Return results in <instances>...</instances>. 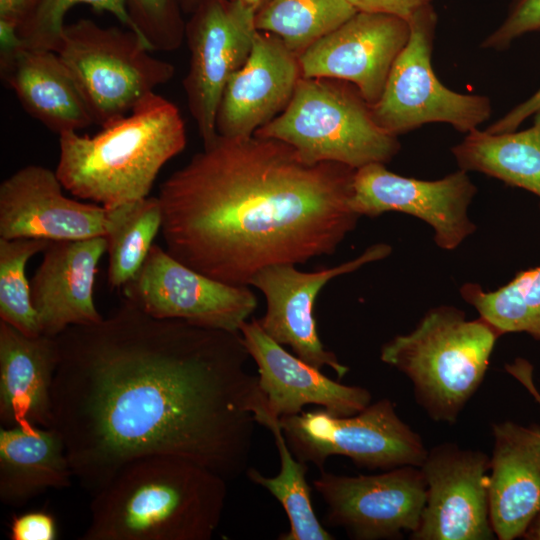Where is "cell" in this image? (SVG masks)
<instances>
[{
	"label": "cell",
	"instance_id": "cell-30",
	"mask_svg": "<svg viewBox=\"0 0 540 540\" xmlns=\"http://www.w3.org/2000/svg\"><path fill=\"white\" fill-rule=\"evenodd\" d=\"M49 243L45 239L0 238V321L28 336L41 335V329L25 268L29 259Z\"/></svg>",
	"mask_w": 540,
	"mask_h": 540
},
{
	"label": "cell",
	"instance_id": "cell-20",
	"mask_svg": "<svg viewBox=\"0 0 540 540\" xmlns=\"http://www.w3.org/2000/svg\"><path fill=\"white\" fill-rule=\"evenodd\" d=\"M106 249V237L50 241L30 280L41 334L57 337L70 326L103 319L95 305L94 284Z\"/></svg>",
	"mask_w": 540,
	"mask_h": 540
},
{
	"label": "cell",
	"instance_id": "cell-25",
	"mask_svg": "<svg viewBox=\"0 0 540 540\" xmlns=\"http://www.w3.org/2000/svg\"><path fill=\"white\" fill-rule=\"evenodd\" d=\"M451 152L459 169L483 173L540 198V111L525 130L474 129Z\"/></svg>",
	"mask_w": 540,
	"mask_h": 540
},
{
	"label": "cell",
	"instance_id": "cell-31",
	"mask_svg": "<svg viewBox=\"0 0 540 540\" xmlns=\"http://www.w3.org/2000/svg\"><path fill=\"white\" fill-rule=\"evenodd\" d=\"M86 4L98 12H109L126 28L135 31L124 0H39L17 29L23 47L57 52L65 15L75 5Z\"/></svg>",
	"mask_w": 540,
	"mask_h": 540
},
{
	"label": "cell",
	"instance_id": "cell-23",
	"mask_svg": "<svg viewBox=\"0 0 540 540\" xmlns=\"http://www.w3.org/2000/svg\"><path fill=\"white\" fill-rule=\"evenodd\" d=\"M3 81L33 118L58 135L94 124L69 69L50 50L23 46L0 53Z\"/></svg>",
	"mask_w": 540,
	"mask_h": 540
},
{
	"label": "cell",
	"instance_id": "cell-14",
	"mask_svg": "<svg viewBox=\"0 0 540 540\" xmlns=\"http://www.w3.org/2000/svg\"><path fill=\"white\" fill-rule=\"evenodd\" d=\"M426 498L412 540H491L489 456L445 442L428 450L420 466Z\"/></svg>",
	"mask_w": 540,
	"mask_h": 540
},
{
	"label": "cell",
	"instance_id": "cell-24",
	"mask_svg": "<svg viewBox=\"0 0 540 540\" xmlns=\"http://www.w3.org/2000/svg\"><path fill=\"white\" fill-rule=\"evenodd\" d=\"M74 478L60 434L52 427L0 429V500L22 506L47 489L71 486Z\"/></svg>",
	"mask_w": 540,
	"mask_h": 540
},
{
	"label": "cell",
	"instance_id": "cell-41",
	"mask_svg": "<svg viewBox=\"0 0 540 540\" xmlns=\"http://www.w3.org/2000/svg\"><path fill=\"white\" fill-rule=\"evenodd\" d=\"M238 1L250 8H252L255 12L262 7L268 0H233Z\"/></svg>",
	"mask_w": 540,
	"mask_h": 540
},
{
	"label": "cell",
	"instance_id": "cell-28",
	"mask_svg": "<svg viewBox=\"0 0 540 540\" xmlns=\"http://www.w3.org/2000/svg\"><path fill=\"white\" fill-rule=\"evenodd\" d=\"M460 294L501 336L520 332L540 341V265L518 272L494 291L466 283Z\"/></svg>",
	"mask_w": 540,
	"mask_h": 540
},
{
	"label": "cell",
	"instance_id": "cell-29",
	"mask_svg": "<svg viewBox=\"0 0 540 540\" xmlns=\"http://www.w3.org/2000/svg\"><path fill=\"white\" fill-rule=\"evenodd\" d=\"M162 226V208L157 197L131 203L106 236L107 282L111 289L123 288L143 265Z\"/></svg>",
	"mask_w": 540,
	"mask_h": 540
},
{
	"label": "cell",
	"instance_id": "cell-11",
	"mask_svg": "<svg viewBox=\"0 0 540 540\" xmlns=\"http://www.w3.org/2000/svg\"><path fill=\"white\" fill-rule=\"evenodd\" d=\"M256 32L255 11L233 0H208L186 22L190 63L183 87L203 145L218 135L216 115L224 88L246 62Z\"/></svg>",
	"mask_w": 540,
	"mask_h": 540
},
{
	"label": "cell",
	"instance_id": "cell-2",
	"mask_svg": "<svg viewBox=\"0 0 540 540\" xmlns=\"http://www.w3.org/2000/svg\"><path fill=\"white\" fill-rule=\"evenodd\" d=\"M160 186L167 252L213 279L250 286L260 270L332 255L360 216L356 169L310 163L291 145L217 135Z\"/></svg>",
	"mask_w": 540,
	"mask_h": 540
},
{
	"label": "cell",
	"instance_id": "cell-27",
	"mask_svg": "<svg viewBox=\"0 0 540 540\" xmlns=\"http://www.w3.org/2000/svg\"><path fill=\"white\" fill-rule=\"evenodd\" d=\"M356 12L347 0H268L255 12V26L300 56Z\"/></svg>",
	"mask_w": 540,
	"mask_h": 540
},
{
	"label": "cell",
	"instance_id": "cell-8",
	"mask_svg": "<svg viewBox=\"0 0 540 540\" xmlns=\"http://www.w3.org/2000/svg\"><path fill=\"white\" fill-rule=\"evenodd\" d=\"M437 22L432 4L411 17L408 42L390 70L381 97L370 105L374 121L389 134L398 137L436 122L467 134L491 116L489 97L455 92L434 73L432 51Z\"/></svg>",
	"mask_w": 540,
	"mask_h": 540
},
{
	"label": "cell",
	"instance_id": "cell-36",
	"mask_svg": "<svg viewBox=\"0 0 540 540\" xmlns=\"http://www.w3.org/2000/svg\"><path fill=\"white\" fill-rule=\"evenodd\" d=\"M540 111V87L529 98L512 108L492 123L486 131L490 133L512 132L529 117Z\"/></svg>",
	"mask_w": 540,
	"mask_h": 540
},
{
	"label": "cell",
	"instance_id": "cell-17",
	"mask_svg": "<svg viewBox=\"0 0 540 540\" xmlns=\"http://www.w3.org/2000/svg\"><path fill=\"white\" fill-rule=\"evenodd\" d=\"M409 36V23L402 18L357 11L299 56L302 76L352 83L373 105Z\"/></svg>",
	"mask_w": 540,
	"mask_h": 540
},
{
	"label": "cell",
	"instance_id": "cell-26",
	"mask_svg": "<svg viewBox=\"0 0 540 540\" xmlns=\"http://www.w3.org/2000/svg\"><path fill=\"white\" fill-rule=\"evenodd\" d=\"M257 424L266 427L273 435L279 457L280 471L267 477L255 468L246 471L249 480L268 490L282 505L290 528L279 536L280 540H332L318 520L312 506L311 488L306 480L307 464L298 460L286 442L279 417L270 413L261 393L254 408Z\"/></svg>",
	"mask_w": 540,
	"mask_h": 540
},
{
	"label": "cell",
	"instance_id": "cell-6",
	"mask_svg": "<svg viewBox=\"0 0 540 540\" xmlns=\"http://www.w3.org/2000/svg\"><path fill=\"white\" fill-rule=\"evenodd\" d=\"M254 135L291 145L307 162L354 169L386 164L401 149L398 137L376 124L355 85L321 77L302 76L288 106Z\"/></svg>",
	"mask_w": 540,
	"mask_h": 540
},
{
	"label": "cell",
	"instance_id": "cell-19",
	"mask_svg": "<svg viewBox=\"0 0 540 540\" xmlns=\"http://www.w3.org/2000/svg\"><path fill=\"white\" fill-rule=\"evenodd\" d=\"M301 77L299 56L276 35L257 30L246 62L224 88L217 134L253 136L288 106Z\"/></svg>",
	"mask_w": 540,
	"mask_h": 540
},
{
	"label": "cell",
	"instance_id": "cell-22",
	"mask_svg": "<svg viewBox=\"0 0 540 540\" xmlns=\"http://www.w3.org/2000/svg\"><path fill=\"white\" fill-rule=\"evenodd\" d=\"M59 361L56 337L28 336L0 321V422L50 427Z\"/></svg>",
	"mask_w": 540,
	"mask_h": 540
},
{
	"label": "cell",
	"instance_id": "cell-40",
	"mask_svg": "<svg viewBox=\"0 0 540 540\" xmlns=\"http://www.w3.org/2000/svg\"><path fill=\"white\" fill-rule=\"evenodd\" d=\"M208 0H180L183 13L192 14L199 6Z\"/></svg>",
	"mask_w": 540,
	"mask_h": 540
},
{
	"label": "cell",
	"instance_id": "cell-33",
	"mask_svg": "<svg viewBox=\"0 0 540 540\" xmlns=\"http://www.w3.org/2000/svg\"><path fill=\"white\" fill-rule=\"evenodd\" d=\"M532 32H540V0H512L505 19L480 47L504 51L516 39Z\"/></svg>",
	"mask_w": 540,
	"mask_h": 540
},
{
	"label": "cell",
	"instance_id": "cell-13",
	"mask_svg": "<svg viewBox=\"0 0 540 540\" xmlns=\"http://www.w3.org/2000/svg\"><path fill=\"white\" fill-rule=\"evenodd\" d=\"M477 193L467 171L459 169L437 180L404 177L383 163L355 171L351 207L360 217L397 211L419 218L434 230L444 250H454L476 230L468 207Z\"/></svg>",
	"mask_w": 540,
	"mask_h": 540
},
{
	"label": "cell",
	"instance_id": "cell-21",
	"mask_svg": "<svg viewBox=\"0 0 540 540\" xmlns=\"http://www.w3.org/2000/svg\"><path fill=\"white\" fill-rule=\"evenodd\" d=\"M488 495L499 540L522 538L540 513V427L506 420L491 425Z\"/></svg>",
	"mask_w": 540,
	"mask_h": 540
},
{
	"label": "cell",
	"instance_id": "cell-10",
	"mask_svg": "<svg viewBox=\"0 0 540 540\" xmlns=\"http://www.w3.org/2000/svg\"><path fill=\"white\" fill-rule=\"evenodd\" d=\"M122 289L125 299L153 317L232 332H240L257 307V298L248 286L204 275L157 244Z\"/></svg>",
	"mask_w": 540,
	"mask_h": 540
},
{
	"label": "cell",
	"instance_id": "cell-34",
	"mask_svg": "<svg viewBox=\"0 0 540 540\" xmlns=\"http://www.w3.org/2000/svg\"><path fill=\"white\" fill-rule=\"evenodd\" d=\"M11 540H55L57 527L55 518L45 511H30L11 520Z\"/></svg>",
	"mask_w": 540,
	"mask_h": 540
},
{
	"label": "cell",
	"instance_id": "cell-9",
	"mask_svg": "<svg viewBox=\"0 0 540 540\" xmlns=\"http://www.w3.org/2000/svg\"><path fill=\"white\" fill-rule=\"evenodd\" d=\"M279 419L295 457L320 471L331 456L347 457L369 470L420 467L428 452L420 435L399 417L395 404L387 398L351 416L318 409Z\"/></svg>",
	"mask_w": 540,
	"mask_h": 540
},
{
	"label": "cell",
	"instance_id": "cell-3",
	"mask_svg": "<svg viewBox=\"0 0 540 540\" xmlns=\"http://www.w3.org/2000/svg\"><path fill=\"white\" fill-rule=\"evenodd\" d=\"M227 480L192 461L150 456L125 465L93 495L82 540H209Z\"/></svg>",
	"mask_w": 540,
	"mask_h": 540
},
{
	"label": "cell",
	"instance_id": "cell-4",
	"mask_svg": "<svg viewBox=\"0 0 540 540\" xmlns=\"http://www.w3.org/2000/svg\"><path fill=\"white\" fill-rule=\"evenodd\" d=\"M186 141L177 106L153 92L95 136L60 134L55 172L74 196L116 208L147 197L161 168Z\"/></svg>",
	"mask_w": 540,
	"mask_h": 540
},
{
	"label": "cell",
	"instance_id": "cell-38",
	"mask_svg": "<svg viewBox=\"0 0 540 540\" xmlns=\"http://www.w3.org/2000/svg\"><path fill=\"white\" fill-rule=\"evenodd\" d=\"M505 370L526 389L540 406V391L533 377V365L524 358H516L512 363L505 365Z\"/></svg>",
	"mask_w": 540,
	"mask_h": 540
},
{
	"label": "cell",
	"instance_id": "cell-1",
	"mask_svg": "<svg viewBox=\"0 0 540 540\" xmlns=\"http://www.w3.org/2000/svg\"><path fill=\"white\" fill-rule=\"evenodd\" d=\"M56 339L50 427L92 495L150 456L183 458L227 481L247 471L260 389L240 332L156 318L124 298Z\"/></svg>",
	"mask_w": 540,
	"mask_h": 540
},
{
	"label": "cell",
	"instance_id": "cell-39",
	"mask_svg": "<svg viewBox=\"0 0 540 540\" xmlns=\"http://www.w3.org/2000/svg\"><path fill=\"white\" fill-rule=\"evenodd\" d=\"M522 538L526 540H540V513L529 525Z\"/></svg>",
	"mask_w": 540,
	"mask_h": 540
},
{
	"label": "cell",
	"instance_id": "cell-12",
	"mask_svg": "<svg viewBox=\"0 0 540 540\" xmlns=\"http://www.w3.org/2000/svg\"><path fill=\"white\" fill-rule=\"evenodd\" d=\"M327 505L326 522L356 540L400 539L419 526L426 498L420 467L345 476L324 470L313 480Z\"/></svg>",
	"mask_w": 540,
	"mask_h": 540
},
{
	"label": "cell",
	"instance_id": "cell-32",
	"mask_svg": "<svg viewBox=\"0 0 540 540\" xmlns=\"http://www.w3.org/2000/svg\"><path fill=\"white\" fill-rule=\"evenodd\" d=\"M136 33L151 51L171 52L185 39L180 0H124Z\"/></svg>",
	"mask_w": 540,
	"mask_h": 540
},
{
	"label": "cell",
	"instance_id": "cell-35",
	"mask_svg": "<svg viewBox=\"0 0 540 540\" xmlns=\"http://www.w3.org/2000/svg\"><path fill=\"white\" fill-rule=\"evenodd\" d=\"M358 12L387 14L409 21L432 0H347Z\"/></svg>",
	"mask_w": 540,
	"mask_h": 540
},
{
	"label": "cell",
	"instance_id": "cell-7",
	"mask_svg": "<svg viewBox=\"0 0 540 540\" xmlns=\"http://www.w3.org/2000/svg\"><path fill=\"white\" fill-rule=\"evenodd\" d=\"M150 52L131 29L80 19L65 25L56 53L76 81L94 124L105 127L174 77V66Z\"/></svg>",
	"mask_w": 540,
	"mask_h": 540
},
{
	"label": "cell",
	"instance_id": "cell-16",
	"mask_svg": "<svg viewBox=\"0 0 540 540\" xmlns=\"http://www.w3.org/2000/svg\"><path fill=\"white\" fill-rule=\"evenodd\" d=\"M391 250L388 244H374L355 259L314 272L299 271L292 264L260 270L249 285L259 289L266 299V312L258 319L262 329L279 344L289 346L306 363L317 369L327 366L342 378L349 368L320 340L313 316L315 300L330 280L384 259Z\"/></svg>",
	"mask_w": 540,
	"mask_h": 540
},
{
	"label": "cell",
	"instance_id": "cell-18",
	"mask_svg": "<svg viewBox=\"0 0 540 540\" xmlns=\"http://www.w3.org/2000/svg\"><path fill=\"white\" fill-rule=\"evenodd\" d=\"M240 333L257 364L258 386L273 415H296L304 406L313 404L335 416H351L371 403L366 388L334 381L292 355L265 333L258 319L243 323Z\"/></svg>",
	"mask_w": 540,
	"mask_h": 540
},
{
	"label": "cell",
	"instance_id": "cell-5",
	"mask_svg": "<svg viewBox=\"0 0 540 540\" xmlns=\"http://www.w3.org/2000/svg\"><path fill=\"white\" fill-rule=\"evenodd\" d=\"M500 337L484 318L468 320L464 311L443 305L428 310L411 332L386 342L380 359L411 381L429 418L451 425L481 386Z\"/></svg>",
	"mask_w": 540,
	"mask_h": 540
},
{
	"label": "cell",
	"instance_id": "cell-15",
	"mask_svg": "<svg viewBox=\"0 0 540 540\" xmlns=\"http://www.w3.org/2000/svg\"><path fill=\"white\" fill-rule=\"evenodd\" d=\"M56 172L27 165L0 185V238L48 241L106 237L128 206L82 203L63 194Z\"/></svg>",
	"mask_w": 540,
	"mask_h": 540
},
{
	"label": "cell",
	"instance_id": "cell-37",
	"mask_svg": "<svg viewBox=\"0 0 540 540\" xmlns=\"http://www.w3.org/2000/svg\"><path fill=\"white\" fill-rule=\"evenodd\" d=\"M39 0H0V22L18 29Z\"/></svg>",
	"mask_w": 540,
	"mask_h": 540
}]
</instances>
